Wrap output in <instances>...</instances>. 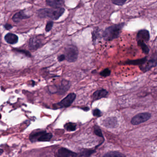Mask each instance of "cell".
<instances>
[{
    "label": "cell",
    "mask_w": 157,
    "mask_h": 157,
    "mask_svg": "<svg viewBox=\"0 0 157 157\" xmlns=\"http://www.w3.org/2000/svg\"><path fill=\"white\" fill-rule=\"evenodd\" d=\"M112 1L113 4L120 6L124 5L127 1V0H112Z\"/></svg>",
    "instance_id": "22"
},
{
    "label": "cell",
    "mask_w": 157,
    "mask_h": 157,
    "mask_svg": "<svg viewBox=\"0 0 157 157\" xmlns=\"http://www.w3.org/2000/svg\"><path fill=\"white\" fill-rule=\"evenodd\" d=\"M2 152H3V150H2V149H0V154L2 153Z\"/></svg>",
    "instance_id": "32"
},
{
    "label": "cell",
    "mask_w": 157,
    "mask_h": 157,
    "mask_svg": "<svg viewBox=\"0 0 157 157\" xmlns=\"http://www.w3.org/2000/svg\"><path fill=\"white\" fill-rule=\"evenodd\" d=\"M147 61V57H144L141 59H137L135 60H129L125 62L127 64L134 65H142L143 64Z\"/></svg>",
    "instance_id": "15"
},
{
    "label": "cell",
    "mask_w": 157,
    "mask_h": 157,
    "mask_svg": "<svg viewBox=\"0 0 157 157\" xmlns=\"http://www.w3.org/2000/svg\"><path fill=\"white\" fill-rule=\"evenodd\" d=\"M103 157H125L122 153L117 152H110L105 154Z\"/></svg>",
    "instance_id": "18"
},
{
    "label": "cell",
    "mask_w": 157,
    "mask_h": 157,
    "mask_svg": "<svg viewBox=\"0 0 157 157\" xmlns=\"http://www.w3.org/2000/svg\"><path fill=\"white\" fill-rule=\"evenodd\" d=\"M65 129L69 132L74 131L76 129V124L72 123H68L65 126Z\"/></svg>",
    "instance_id": "20"
},
{
    "label": "cell",
    "mask_w": 157,
    "mask_h": 157,
    "mask_svg": "<svg viewBox=\"0 0 157 157\" xmlns=\"http://www.w3.org/2000/svg\"><path fill=\"white\" fill-rule=\"evenodd\" d=\"M125 25L124 23L114 25L108 27L103 33L102 36L104 40L111 41L117 39L119 36L121 31Z\"/></svg>",
    "instance_id": "1"
},
{
    "label": "cell",
    "mask_w": 157,
    "mask_h": 157,
    "mask_svg": "<svg viewBox=\"0 0 157 157\" xmlns=\"http://www.w3.org/2000/svg\"><path fill=\"white\" fill-rule=\"evenodd\" d=\"M81 109L85 111H88L89 110V109L88 107H84V108H81Z\"/></svg>",
    "instance_id": "30"
},
{
    "label": "cell",
    "mask_w": 157,
    "mask_h": 157,
    "mask_svg": "<svg viewBox=\"0 0 157 157\" xmlns=\"http://www.w3.org/2000/svg\"><path fill=\"white\" fill-rule=\"evenodd\" d=\"M93 114L96 117H100L102 115V113L98 109H95L93 111Z\"/></svg>",
    "instance_id": "27"
},
{
    "label": "cell",
    "mask_w": 157,
    "mask_h": 157,
    "mask_svg": "<svg viewBox=\"0 0 157 157\" xmlns=\"http://www.w3.org/2000/svg\"><path fill=\"white\" fill-rule=\"evenodd\" d=\"M53 24H54V23L52 21H49L48 22L46 25V28H45L46 32H49L51 31L53 27Z\"/></svg>",
    "instance_id": "24"
},
{
    "label": "cell",
    "mask_w": 157,
    "mask_h": 157,
    "mask_svg": "<svg viewBox=\"0 0 157 157\" xmlns=\"http://www.w3.org/2000/svg\"><path fill=\"white\" fill-rule=\"evenodd\" d=\"M105 126L108 127L112 128L117 125V120L115 117H110L106 119L104 121Z\"/></svg>",
    "instance_id": "14"
},
{
    "label": "cell",
    "mask_w": 157,
    "mask_h": 157,
    "mask_svg": "<svg viewBox=\"0 0 157 157\" xmlns=\"http://www.w3.org/2000/svg\"><path fill=\"white\" fill-rule=\"evenodd\" d=\"M15 50L16 51H18V52H20V53H22V54H24L26 55V56L29 57H31V54L29 51H27L23 50H18L17 49H15Z\"/></svg>",
    "instance_id": "25"
},
{
    "label": "cell",
    "mask_w": 157,
    "mask_h": 157,
    "mask_svg": "<svg viewBox=\"0 0 157 157\" xmlns=\"http://www.w3.org/2000/svg\"><path fill=\"white\" fill-rule=\"evenodd\" d=\"M92 34H93V41L94 42H95L96 40V39L98 38V37H99V30L98 29H97V30H94V31H93V33H92Z\"/></svg>",
    "instance_id": "23"
},
{
    "label": "cell",
    "mask_w": 157,
    "mask_h": 157,
    "mask_svg": "<svg viewBox=\"0 0 157 157\" xmlns=\"http://www.w3.org/2000/svg\"><path fill=\"white\" fill-rule=\"evenodd\" d=\"M58 59L59 62H62V61H64L65 59V56L64 54H62L61 55L59 56L58 57Z\"/></svg>",
    "instance_id": "28"
},
{
    "label": "cell",
    "mask_w": 157,
    "mask_h": 157,
    "mask_svg": "<svg viewBox=\"0 0 157 157\" xmlns=\"http://www.w3.org/2000/svg\"><path fill=\"white\" fill-rule=\"evenodd\" d=\"M5 40L7 43L10 44H15L17 43L18 38L17 35L14 34L9 33L5 36Z\"/></svg>",
    "instance_id": "12"
},
{
    "label": "cell",
    "mask_w": 157,
    "mask_h": 157,
    "mask_svg": "<svg viewBox=\"0 0 157 157\" xmlns=\"http://www.w3.org/2000/svg\"><path fill=\"white\" fill-rule=\"evenodd\" d=\"M65 11L64 8H44L38 11V15L41 18H49L53 20H57L62 15Z\"/></svg>",
    "instance_id": "2"
},
{
    "label": "cell",
    "mask_w": 157,
    "mask_h": 157,
    "mask_svg": "<svg viewBox=\"0 0 157 157\" xmlns=\"http://www.w3.org/2000/svg\"><path fill=\"white\" fill-rule=\"evenodd\" d=\"M157 65L156 59H152L146 61L143 64L140 66V69L144 72H146L150 70L152 67H155Z\"/></svg>",
    "instance_id": "8"
},
{
    "label": "cell",
    "mask_w": 157,
    "mask_h": 157,
    "mask_svg": "<svg viewBox=\"0 0 157 157\" xmlns=\"http://www.w3.org/2000/svg\"><path fill=\"white\" fill-rule=\"evenodd\" d=\"M137 43H138V46L141 47L143 52L145 54H149V49L147 45L144 43V42L142 41H137Z\"/></svg>",
    "instance_id": "17"
},
{
    "label": "cell",
    "mask_w": 157,
    "mask_h": 157,
    "mask_svg": "<svg viewBox=\"0 0 157 157\" xmlns=\"http://www.w3.org/2000/svg\"><path fill=\"white\" fill-rule=\"evenodd\" d=\"M52 134L50 133H46L45 132L44 134L42 135L41 136H40L39 138L38 139V141L40 142H47V141H49L52 138Z\"/></svg>",
    "instance_id": "16"
},
{
    "label": "cell",
    "mask_w": 157,
    "mask_h": 157,
    "mask_svg": "<svg viewBox=\"0 0 157 157\" xmlns=\"http://www.w3.org/2000/svg\"><path fill=\"white\" fill-rule=\"evenodd\" d=\"M100 75L103 77H107V76H109L111 74V70L109 69H105L103 70L100 73Z\"/></svg>",
    "instance_id": "21"
},
{
    "label": "cell",
    "mask_w": 157,
    "mask_h": 157,
    "mask_svg": "<svg viewBox=\"0 0 157 157\" xmlns=\"http://www.w3.org/2000/svg\"><path fill=\"white\" fill-rule=\"evenodd\" d=\"M46 3L50 7L57 8H62L64 4V0H46Z\"/></svg>",
    "instance_id": "11"
},
{
    "label": "cell",
    "mask_w": 157,
    "mask_h": 157,
    "mask_svg": "<svg viewBox=\"0 0 157 157\" xmlns=\"http://www.w3.org/2000/svg\"><path fill=\"white\" fill-rule=\"evenodd\" d=\"M1 118H2V115H1V113H0V119H1Z\"/></svg>",
    "instance_id": "33"
},
{
    "label": "cell",
    "mask_w": 157,
    "mask_h": 157,
    "mask_svg": "<svg viewBox=\"0 0 157 157\" xmlns=\"http://www.w3.org/2000/svg\"><path fill=\"white\" fill-rule=\"evenodd\" d=\"M94 132H95V134L96 135L101 136V137L102 136V131H101V129H100L98 127H95V129H94Z\"/></svg>",
    "instance_id": "26"
},
{
    "label": "cell",
    "mask_w": 157,
    "mask_h": 157,
    "mask_svg": "<svg viewBox=\"0 0 157 157\" xmlns=\"http://www.w3.org/2000/svg\"><path fill=\"white\" fill-rule=\"evenodd\" d=\"M150 34L149 31L146 30H141L138 32L136 36L137 41H148L149 40Z\"/></svg>",
    "instance_id": "7"
},
{
    "label": "cell",
    "mask_w": 157,
    "mask_h": 157,
    "mask_svg": "<svg viewBox=\"0 0 157 157\" xmlns=\"http://www.w3.org/2000/svg\"><path fill=\"white\" fill-rule=\"evenodd\" d=\"M4 27H5L6 30H9L13 28V26H12V25H10V24H6V25H4Z\"/></svg>",
    "instance_id": "29"
},
{
    "label": "cell",
    "mask_w": 157,
    "mask_h": 157,
    "mask_svg": "<svg viewBox=\"0 0 157 157\" xmlns=\"http://www.w3.org/2000/svg\"><path fill=\"white\" fill-rule=\"evenodd\" d=\"M76 95L74 93H71L68 94L65 98L60 101L59 103L54 105V108L55 109H61V108H67L71 106L75 98Z\"/></svg>",
    "instance_id": "4"
},
{
    "label": "cell",
    "mask_w": 157,
    "mask_h": 157,
    "mask_svg": "<svg viewBox=\"0 0 157 157\" xmlns=\"http://www.w3.org/2000/svg\"><path fill=\"white\" fill-rule=\"evenodd\" d=\"M65 59L70 63L75 62L78 59V51L74 46H69L65 49Z\"/></svg>",
    "instance_id": "3"
},
{
    "label": "cell",
    "mask_w": 157,
    "mask_h": 157,
    "mask_svg": "<svg viewBox=\"0 0 157 157\" xmlns=\"http://www.w3.org/2000/svg\"><path fill=\"white\" fill-rule=\"evenodd\" d=\"M29 16H28L27 15H25L23 11H20L19 12H17L16 14L14 15L13 17V21L15 22H20L21 20L24 19H26V18H29Z\"/></svg>",
    "instance_id": "13"
},
{
    "label": "cell",
    "mask_w": 157,
    "mask_h": 157,
    "mask_svg": "<svg viewBox=\"0 0 157 157\" xmlns=\"http://www.w3.org/2000/svg\"><path fill=\"white\" fill-rule=\"evenodd\" d=\"M151 117V114L149 113H139L132 118L131 123L133 125H139L149 120Z\"/></svg>",
    "instance_id": "5"
},
{
    "label": "cell",
    "mask_w": 157,
    "mask_h": 157,
    "mask_svg": "<svg viewBox=\"0 0 157 157\" xmlns=\"http://www.w3.org/2000/svg\"><path fill=\"white\" fill-rule=\"evenodd\" d=\"M58 157H76L77 154L65 148L59 149L58 152Z\"/></svg>",
    "instance_id": "9"
},
{
    "label": "cell",
    "mask_w": 157,
    "mask_h": 157,
    "mask_svg": "<svg viewBox=\"0 0 157 157\" xmlns=\"http://www.w3.org/2000/svg\"><path fill=\"white\" fill-rule=\"evenodd\" d=\"M46 132H38L35 133L31 135L30 136V139L32 142H35L38 141V139L39 138L40 136H41L43 134Z\"/></svg>",
    "instance_id": "19"
},
{
    "label": "cell",
    "mask_w": 157,
    "mask_h": 157,
    "mask_svg": "<svg viewBox=\"0 0 157 157\" xmlns=\"http://www.w3.org/2000/svg\"><path fill=\"white\" fill-rule=\"evenodd\" d=\"M1 34H0V47H1Z\"/></svg>",
    "instance_id": "31"
},
{
    "label": "cell",
    "mask_w": 157,
    "mask_h": 157,
    "mask_svg": "<svg viewBox=\"0 0 157 157\" xmlns=\"http://www.w3.org/2000/svg\"><path fill=\"white\" fill-rule=\"evenodd\" d=\"M108 91L106 90L102 89L95 91L92 96V98L94 100H97L104 97H105L108 95Z\"/></svg>",
    "instance_id": "10"
},
{
    "label": "cell",
    "mask_w": 157,
    "mask_h": 157,
    "mask_svg": "<svg viewBox=\"0 0 157 157\" xmlns=\"http://www.w3.org/2000/svg\"><path fill=\"white\" fill-rule=\"evenodd\" d=\"M43 45V39L41 36H35L30 39L29 47L31 50L38 49Z\"/></svg>",
    "instance_id": "6"
}]
</instances>
